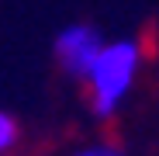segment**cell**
I'll return each instance as SVG.
<instances>
[{
  "label": "cell",
  "instance_id": "cell-2",
  "mask_svg": "<svg viewBox=\"0 0 159 156\" xmlns=\"http://www.w3.org/2000/svg\"><path fill=\"white\" fill-rule=\"evenodd\" d=\"M56 59L59 66L76 76V80H87V73L97 59V52L104 49V38L93 24H66V28L56 35Z\"/></svg>",
  "mask_w": 159,
  "mask_h": 156
},
{
  "label": "cell",
  "instance_id": "cell-1",
  "mask_svg": "<svg viewBox=\"0 0 159 156\" xmlns=\"http://www.w3.org/2000/svg\"><path fill=\"white\" fill-rule=\"evenodd\" d=\"M142 66V42L139 38H118V42H104L97 52V59L87 73L90 83V104L100 118H111L118 111L121 97L128 87L135 83V73Z\"/></svg>",
  "mask_w": 159,
  "mask_h": 156
},
{
  "label": "cell",
  "instance_id": "cell-4",
  "mask_svg": "<svg viewBox=\"0 0 159 156\" xmlns=\"http://www.w3.org/2000/svg\"><path fill=\"white\" fill-rule=\"evenodd\" d=\"M73 156H121V149L118 146H90V149H80V153H73Z\"/></svg>",
  "mask_w": 159,
  "mask_h": 156
},
{
  "label": "cell",
  "instance_id": "cell-3",
  "mask_svg": "<svg viewBox=\"0 0 159 156\" xmlns=\"http://www.w3.org/2000/svg\"><path fill=\"white\" fill-rule=\"evenodd\" d=\"M14 142H17V121L7 111H0V153H7Z\"/></svg>",
  "mask_w": 159,
  "mask_h": 156
}]
</instances>
